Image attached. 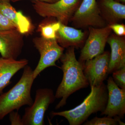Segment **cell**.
Listing matches in <instances>:
<instances>
[{
	"instance_id": "obj_1",
	"label": "cell",
	"mask_w": 125,
	"mask_h": 125,
	"mask_svg": "<svg viewBox=\"0 0 125 125\" xmlns=\"http://www.w3.org/2000/svg\"><path fill=\"white\" fill-rule=\"evenodd\" d=\"M60 59L63 75L55 94L56 99H61L56 106V109L65 105L67 98L72 94L89 85L84 73L83 63L76 60L74 48H68Z\"/></svg>"
},
{
	"instance_id": "obj_2",
	"label": "cell",
	"mask_w": 125,
	"mask_h": 125,
	"mask_svg": "<svg viewBox=\"0 0 125 125\" xmlns=\"http://www.w3.org/2000/svg\"><path fill=\"white\" fill-rule=\"evenodd\" d=\"M108 91L104 83L97 86L91 87V92L82 103L73 109L51 113L52 117H63L70 125H80L87 120L92 114L102 112L107 104Z\"/></svg>"
},
{
	"instance_id": "obj_3",
	"label": "cell",
	"mask_w": 125,
	"mask_h": 125,
	"mask_svg": "<svg viewBox=\"0 0 125 125\" xmlns=\"http://www.w3.org/2000/svg\"><path fill=\"white\" fill-rule=\"evenodd\" d=\"M22 75L17 83L9 91L0 95V120L11 112L25 105L30 106L33 101L31 90L34 80L33 70L30 66L24 67Z\"/></svg>"
},
{
	"instance_id": "obj_4",
	"label": "cell",
	"mask_w": 125,
	"mask_h": 125,
	"mask_svg": "<svg viewBox=\"0 0 125 125\" xmlns=\"http://www.w3.org/2000/svg\"><path fill=\"white\" fill-rule=\"evenodd\" d=\"M82 0H58L53 3L32 1L36 13L44 18H56L67 25L78 9Z\"/></svg>"
},
{
	"instance_id": "obj_5",
	"label": "cell",
	"mask_w": 125,
	"mask_h": 125,
	"mask_svg": "<svg viewBox=\"0 0 125 125\" xmlns=\"http://www.w3.org/2000/svg\"><path fill=\"white\" fill-rule=\"evenodd\" d=\"M56 98L52 89L48 88L36 90L33 103L25 108L22 117L23 125H44L46 112Z\"/></svg>"
},
{
	"instance_id": "obj_6",
	"label": "cell",
	"mask_w": 125,
	"mask_h": 125,
	"mask_svg": "<svg viewBox=\"0 0 125 125\" xmlns=\"http://www.w3.org/2000/svg\"><path fill=\"white\" fill-rule=\"evenodd\" d=\"M34 47L40 54L39 61L33 71L34 79L44 70L51 66H57L56 62L63 54L64 48L58 44L56 39H47L36 37L33 39Z\"/></svg>"
},
{
	"instance_id": "obj_7",
	"label": "cell",
	"mask_w": 125,
	"mask_h": 125,
	"mask_svg": "<svg viewBox=\"0 0 125 125\" xmlns=\"http://www.w3.org/2000/svg\"><path fill=\"white\" fill-rule=\"evenodd\" d=\"M71 21L78 28H102L106 25L97 0H82Z\"/></svg>"
},
{
	"instance_id": "obj_8",
	"label": "cell",
	"mask_w": 125,
	"mask_h": 125,
	"mask_svg": "<svg viewBox=\"0 0 125 125\" xmlns=\"http://www.w3.org/2000/svg\"><path fill=\"white\" fill-rule=\"evenodd\" d=\"M111 31L108 25L102 28L90 27L89 35L81 50L79 61L84 63L103 53Z\"/></svg>"
},
{
	"instance_id": "obj_9",
	"label": "cell",
	"mask_w": 125,
	"mask_h": 125,
	"mask_svg": "<svg viewBox=\"0 0 125 125\" xmlns=\"http://www.w3.org/2000/svg\"><path fill=\"white\" fill-rule=\"evenodd\" d=\"M110 56L109 52H104L84 62V73L90 87L101 85L107 78Z\"/></svg>"
},
{
	"instance_id": "obj_10",
	"label": "cell",
	"mask_w": 125,
	"mask_h": 125,
	"mask_svg": "<svg viewBox=\"0 0 125 125\" xmlns=\"http://www.w3.org/2000/svg\"><path fill=\"white\" fill-rule=\"evenodd\" d=\"M106 87L107 104L101 115L111 117L117 116L123 119L125 114V89L119 88L111 76L108 79Z\"/></svg>"
},
{
	"instance_id": "obj_11",
	"label": "cell",
	"mask_w": 125,
	"mask_h": 125,
	"mask_svg": "<svg viewBox=\"0 0 125 125\" xmlns=\"http://www.w3.org/2000/svg\"><path fill=\"white\" fill-rule=\"evenodd\" d=\"M23 46V34L17 29L0 31V54L2 58L17 60Z\"/></svg>"
},
{
	"instance_id": "obj_12",
	"label": "cell",
	"mask_w": 125,
	"mask_h": 125,
	"mask_svg": "<svg viewBox=\"0 0 125 125\" xmlns=\"http://www.w3.org/2000/svg\"><path fill=\"white\" fill-rule=\"evenodd\" d=\"M107 42L111 48L108 74L125 67V40L123 36L112 34Z\"/></svg>"
},
{
	"instance_id": "obj_13",
	"label": "cell",
	"mask_w": 125,
	"mask_h": 125,
	"mask_svg": "<svg viewBox=\"0 0 125 125\" xmlns=\"http://www.w3.org/2000/svg\"><path fill=\"white\" fill-rule=\"evenodd\" d=\"M28 62L26 59L18 60L0 57V94L10 84L14 75L27 66Z\"/></svg>"
},
{
	"instance_id": "obj_14",
	"label": "cell",
	"mask_w": 125,
	"mask_h": 125,
	"mask_svg": "<svg viewBox=\"0 0 125 125\" xmlns=\"http://www.w3.org/2000/svg\"><path fill=\"white\" fill-rule=\"evenodd\" d=\"M0 13L12 22L23 34H28L32 30V24L29 18L20 11H16L10 2H0Z\"/></svg>"
},
{
	"instance_id": "obj_15",
	"label": "cell",
	"mask_w": 125,
	"mask_h": 125,
	"mask_svg": "<svg viewBox=\"0 0 125 125\" xmlns=\"http://www.w3.org/2000/svg\"><path fill=\"white\" fill-rule=\"evenodd\" d=\"M85 33L81 30L67 26L61 23L56 33V40L61 46L79 47L83 42Z\"/></svg>"
},
{
	"instance_id": "obj_16",
	"label": "cell",
	"mask_w": 125,
	"mask_h": 125,
	"mask_svg": "<svg viewBox=\"0 0 125 125\" xmlns=\"http://www.w3.org/2000/svg\"><path fill=\"white\" fill-rule=\"evenodd\" d=\"M101 15L109 25L125 19V5L115 0H97Z\"/></svg>"
},
{
	"instance_id": "obj_17",
	"label": "cell",
	"mask_w": 125,
	"mask_h": 125,
	"mask_svg": "<svg viewBox=\"0 0 125 125\" xmlns=\"http://www.w3.org/2000/svg\"><path fill=\"white\" fill-rule=\"evenodd\" d=\"M59 21L46 20L40 23L38 28L37 32L41 37L47 39H56V33L61 27Z\"/></svg>"
},
{
	"instance_id": "obj_18",
	"label": "cell",
	"mask_w": 125,
	"mask_h": 125,
	"mask_svg": "<svg viewBox=\"0 0 125 125\" xmlns=\"http://www.w3.org/2000/svg\"><path fill=\"white\" fill-rule=\"evenodd\" d=\"M84 125H125V123L121 121L118 116L114 117H95L89 121L83 123Z\"/></svg>"
},
{
	"instance_id": "obj_19",
	"label": "cell",
	"mask_w": 125,
	"mask_h": 125,
	"mask_svg": "<svg viewBox=\"0 0 125 125\" xmlns=\"http://www.w3.org/2000/svg\"><path fill=\"white\" fill-rule=\"evenodd\" d=\"M112 78L114 83L119 88L125 89V67L112 72Z\"/></svg>"
},
{
	"instance_id": "obj_20",
	"label": "cell",
	"mask_w": 125,
	"mask_h": 125,
	"mask_svg": "<svg viewBox=\"0 0 125 125\" xmlns=\"http://www.w3.org/2000/svg\"><path fill=\"white\" fill-rule=\"evenodd\" d=\"M16 29L15 25L5 16L0 13V31Z\"/></svg>"
},
{
	"instance_id": "obj_21",
	"label": "cell",
	"mask_w": 125,
	"mask_h": 125,
	"mask_svg": "<svg viewBox=\"0 0 125 125\" xmlns=\"http://www.w3.org/2000/svg\"><path fill=\"white\" fill-rule=\"evenodd\" d=\"M109 28L115 33V34L119 36H124L125 35V26L123 24L115 23L108 25Z\"/></svg>"
},
{
	"instance_id": "obj_22",
	"label": "cell",
	"mask_w": 125,
	"mask_h": 125,
	"mask_svg": "<svg viewBox=\"0 0 125 125\" xmlns=\"http://www.w3.org/2000/svg\"><path fill=\"white\" fill-rule=\"evenodd\" d=\"M9 120L12 125H23L22 118L18 111H14L9 113Z\"/></svg>"
},
{
	"instance_id": "obj_23",
	"label": "cell",
	"mask_w": 125,
	"mask_h": 125,
	"mask_svg": "<svg viewBox=\"0 0 125 125\" xmlns=\"http://www.w3.org/2000/svg\"><path fill=\"white\" fill-rule=\"evenodd\" d=\"M23 0H11V1L12 2H15L20 1ZM32 1H42L47 3H53L56 2L58 0H32Z\"/></svg>"
},
{
	"instance_id": "obj_24",
	"label": "cell",
	"mask_w": 125,
	"mask_h": 125,
	"mask_svg": "<svg viewBox=\"0 0 125 125\" xmlns=\"http://www.w3.org/2000/svg\"><path fill=\"white\" fill-rule=\"evenodd\" d=\"M115 0L117 1V2L122 3V4H124L125 3V0Z\"/></svg>"
},
{
	"instance_id": "obj_25",
	"label": "cell",
	"mask_w": 125,
	"mask_h": 125,
	"mask_svg": "<svg viewBox=\"0 0 125 125\" xmlns=\"http://www.w3.org/2000/svg\"><path fill=\"white\" fill-rule=\"evenodd\" d=\"M11 0H0V2H10Z\"/></svg>"
}]
</instances>
